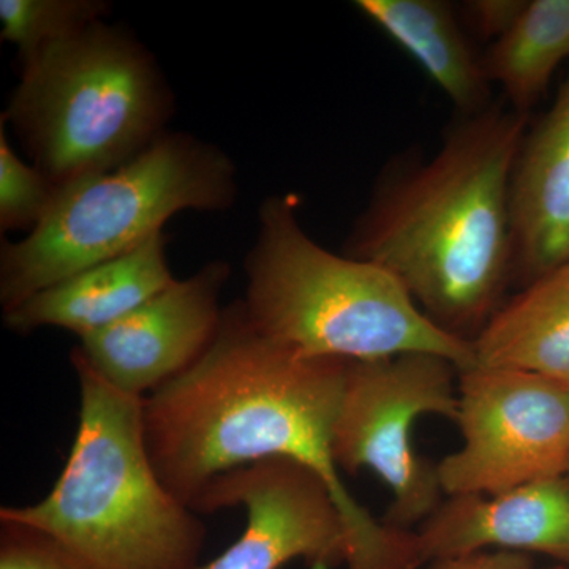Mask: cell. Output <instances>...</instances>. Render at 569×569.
Masks as SVG:
<instances>
[{"mask_svg":"<svg viewBox=\"0 0 569 569\" xmlns=\"http://www.w3.org/2000/svg\"><path fill=\"white\" fill-rule=\"evenodd\" d=\"M347 366L268 339L241 301L224 307L200 361L142 399L144 443L160 481L192 509L228 471L263 459L298 460L332 490L350 542L347 569L422 567L417 533L373 518L340 478L332 429Z\"/></svg>","mask_w":569,"mask_h":569,"instance_id":"cell-1","label":"cell"},{"mask_svg":"<svg viewBox=\"0 0 569 569\" xmlns=\"http://www.w3.org/2000/svg\"><path fill=\"white\" fill-rule=\"evenodd\" d=\"M529 116H458L433 156L378 174L342 253L387 269L430 321L473 342L512 287L511 179Z\"/></svg>","mask_w":569,"mask_h":569,"instance_id":"cell-2","label":"cell"},{"mask_svg":"<svg viewBox=\"0 0 569 569\" xmlns=\"http://www.w3.org/2000/svg\"><path fill=\"white\" fill-rule=\"evenodd\" d=\"M80 419L69 460L39 503L0 509L58 539L91 569H200L206 530L149 458L142 399L119 391L71 351Z\"/></svg>","mask_w":569,"mask_h":569,"instance_id":"cell-3","label":"cell"},{"mask_svg":"<svg viewBox=\"0 0 569 569\" xmlns=\"http://www.w3.org/2000/svg\"><path fill=\"white\" fill-rule=\"evenodd\" d=\"M246 277L241 305L250 323L298 353L343 361L430 353L460 372L477 367L473 343L430 321L387 269L313 241L299 220L298 194L261 203Z\"/></svg>","mask_w":569,"mask_h":569,"instance_id":"cell-4","label":"cell"},{"mask_svg":"<svg viewBox=\"0 0 569 569\" xmlns=\"http://www.w3.org/2000/svg\"><path fill=\"white\" fill-rule=\"evenodd\" d=\"M174 96L156 56L107 20L22 63L0 121L54 186L107 173L168 132Z\"/></svg>","mask_w":569,"mask_h":569,"instance_id":"cell-5","label":"cell"},{"mask_svg":"<svg viewBox=\"0 0 569 569\" xmlns=\"http://www.w3.org/2000/svg\"><path fill=\"white\" fill-rule=\"evenodd\" d=\"M238 200V170L219 146L167 132L141 156L58 187L39 227L2 241L3 312L52 284L137 249L183 211L222 212Z\"/></svg>","mask_w":569,"mask_h":569,"instance_id":"cell-6","label":"cell"},{"mask_svg":"<svg viewBox=\"0 0 569 569\" xmlns=\"http://www.w3.org/2000/svg\"><path fill=\"white\" fill-rule=\"evenodd\" d=\"M459 373L430 353L348 361L332 451L340 471L372 470L391 489L383 522L395 529L413 531L443 503L437 463L418 455L411 429L425 415L458 419Z\"/></svg>","mask_w":569,"mask_h":569,"instance_id":"cell-7","label":"cell"},{"mask_svg":"<svg viewBox=\"0 0 569 569\" xmlns=\"http://www.w3.org/2000/svg\"><path fill=\"white\" fill-rule=\"evenodd\" d=\"M462 447L437 463L445 496H496L567 477L569 388L549 378L473 367L459 373Z\"/></svg>","mask_w":569,"mask_h":569,"instance_id":"cell-8","label":"cell"},{"mask_svg":"<svg viewBox=\"0 0 569 569\" xmlns=\"http://www.w3.org/2000/svg\"><path fill=\"white\" fill-rule=\"evenodd\" d=\"M244 507L242 537L200 569H280L305 560L312 569H335L350 560L346 522L332 490L293 459L257 460L228 471L194 501L197 515Z\"/></svg>","mask_w":569,"mask_h":569,"instance_id":"cell-9","label":"cell"},{"mask_svg":"<svg viewBox=\"0 0 569 569\" xmlns=\"http://www.w3.org/2000/svg\"><path fill=\"white\" fill-rule=\"evenodd\" d=\"M230 272L227 261L213 260L176 279L129 316L80 337L77 350L112 387L144 399L197 365L212 346Z\"/></svg>","mask_w":569,"mask_h":569,"instance_id":"cell-10","label":"cell"},{"mask_svg":"<svg viewBox=\"0 0 569 569\" xmlns=\"http://www.w3.org/2000/svg\"><path fill=\"white\" fill-rule=\"evenodd\" d=\"M422 563L498 548L545 553L569 569V481L529 482L496 496H455L415 531Z\"/></svg>","mask_w":569,"mask_h":569,"instance_id":"cell-11","label":"cell"},{"mask_svg":"<svg viewBox=\"0 0 569 569\" xmlns=\"http://www.w3.org/2000/svg\"><path fill=\"white\" fill-rule=\"evenodd\" d=\"M512 284L569 263V73L527 130L511 179Z\"/></svg>","mask_w":569,"mask_h":569,"instance_id":"cell-12","label":"cell"},{"mask_svg":"<svg viewBox=\"0 0 569 569\" xmlns=\"http://www.w3.org/2000/svg\"><path fill=\"white\" fill-rule=\"evenodd\" d=\"M167 244L160 231L137 249L31 296L3 312V323L18 335L40 328L67 329L78 337L100 331L174 282Z\"/></svg>","mask_w":569,"mask_h":569,"instance_id":"cell-13","label":"cell"},{"mask_svg":"<svg viewBox=\"0 0 569 569\" xmlns=\"http://www.w3.org/2000/svg\"><path fill=\"white\" fill-rule=\"evenodd\" d=\"M355 7L425 70L458 116L478 114L493 103L485 58L455 7L443 0H356Z\"/></svg>","mask_w":569,"mask_h":569,"instance_id":"cell-14","label":"cell"},{"mask_svg":"<svg viewBox=\"0 0 569 569\" xmlns=\"http://www.w3.org/2000/svg\"><path fill=\"white\" fill-rule=\"evenodd\" d=\"M471 343L478 367L533 373L569 388V263L520 288Z\"/></svg>","mask_w":569,"mask_h":569,"instance_id":"cell-15","label":"cell"},{"mask_svg":"<svg viewBox=\"0 0 569 569\" xmlns=\"http://www.w3.org/2000/svg\"><path fill=\"white\" fill-rule=\"evenodd\" d=\"M482 58L508 107L529 116L569 58V0H527L515 26Z\"/></svg>","mask_w":569,"mask_h":569,"instance_id":"cell-16","label":"cell"},{"mask_svg":"<svg viewBox=\"0 0 569 569\" xmlns=\"http://www.w3.org/2000/svg\"><path fill=\"white\" fill-rule=\"evenodd\" d=\"M110 11L104 0H0L2 40L17 48L22 66L48 44L107 20Z\"/></svg>","mask_w":569,"mask_h":569,"instance_id":"cell-17","label":"cell"},{"mask_svg":"<svg viewBox=\"0 0 569 569\" xmlns=\"http://www.w3.org/2000/svg\"><path fill=\"white\" fill-rule=\"evenodd\" d=\"M58 193L39 168L26 163L11 148L6 123L0 122V228L6 231H31L50 211Z\"/></svg>","mask_w":569,"mask_h":569,"instance_id":"cell-18","label":"cell"},{"mask_svg":"<svg viewBox=\"0 0 569 569\" xmlns=\"http://www.w3.org/2000/svg\"><path fill=\"white\" fill-rule=\"evenodd\" d=\"M0 569H91L43 531L2 522Z\"/></svg>","mask_w":569,"mask_h":569,"instance_id":"cell-19","label":"cell"},{"mask_svg":"<svg viewBox=\"0 0 569 569\" xmlns=\"http://www.w3.org/2000/svg\"><path fill=\"white\" fill-rule=\"evenodd\" d=\"M527 0H470L460 7L463 21L479 39L497 41L518 21Z\"/></svg>","mask_w":569,"mask_h":569,"instance_id":"cell-20","label":"cell"},{"mask_svg":"<svg viewBox=\"0 0 569 569\" xmlns=\"http://www.w3.org/2000/svg\"><path fill=\"white\" fill-rule=\"evenodd\" d=\"M427 569H535V567L529 553L511 552V550H481L468 556L430 561L427 563ZM546 569L568 568L557 565Z\"/></svg>","mask_w":569,"mask_h":569,"instance_id":"cell-21","label":"cell"},{"mask_svg":"<svg viewBox=\"0 0 569 569\" xmlns=\"http://www.w3.org/2000/svg\"><path fill=\"white\" fill-rule=\"evenodd\" d=\"M567 478H568V481H569V467H568V473H567Z\"/></svg>","mask_w":569,"mask_h":569,"instance_id":"cell-22","label":"cell"}]
</instances>
